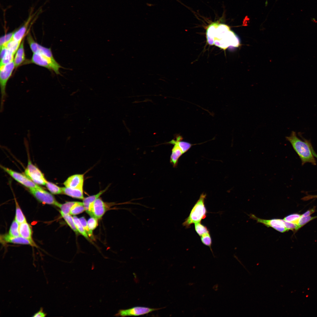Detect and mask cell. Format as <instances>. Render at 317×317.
<instances>
[{
	"instance_id": "obj_1",
	"label": "cell",
	"mask_w": 317,
	"mask_h": 317,
	"mask_svg": "<svg viewBox=\"0 0 317 317\" xmlns=\"http://www.w3.org/2000/svg\"><path fill=\"white\" fill-rule=\"evenodd\" d=\"M206 36L210 45H214L224 50L231 46L237 47L240 45L237 36L225 24L217 22L211 23L207 30Z\"/></svg>"
},
{
	"instance_id": "obj_2",
	"label": "cell",
	"mask_w": 317,
	"mask_h": 317,
	"mask_svg": "<svg viewBox=\"0 0 317 317\" xmlns=\"http://www.w3.org/2000/svg\"><path fill=\"white\" fill-rule=\"evenodd\" d=\"M286 138L291 144L293 149L300 158L302 165L306 163L316 164V161L311 149L312 145L309 141L304 139L303 141L298 137L296 133L292 131L290 135Z\"/></svg>"
},
{
	"instance_id": "obj_3",
	"label": "cell",
	"mask_w": 317,
	"mask_h": 317,
	"mask_svg": "<svg viewBox=\"0 0 317 317\" xmlns=\"http://www.w3.org/2000/svg\"><path fill=\"white\" fill-rule=\"evenodd\" d=\"M206 195L203 193L195 204L188 217L183 223V225L186 228L190 227V225L196 223L200 222L202 220L206 217L207 211L205 205V200Z\"/></svg>"
},
{
	"instance_id": "obj_4",
	"label": "cell",
	"mask_w": 317,
	"mask_h": 317,
	"mask_svg": "<svg viewBox=\"0 0 317 317\" xmlns=\"http://www.w3.org/2000/svg\"><path fill=\"white\" fill-rule=\"evenodd\" d=\"M15 68L14 61L6 65L0 66V85L1 90L0 112L3 110L4 102L7 97L6 87L7 82Z\"/></svg>"
},
{
	"instance_id": "obj_5",
	"label": "cell",
	"mask_w": 317,
	"mask_h": 317,
	"mask_svg": "<svg viewBox=\"0 0 317 317\" xmlns=\"http://www.w3.org/2000/svg\"><path fill=\"white\" fill-rule=\"evenodd\" d=\"M24 173L26 176L35 184L38 185H45L47 181L44 175L30 160L28 161Z\"/></svg>"
},
{
	"instance_id": "obj_6",
	"label": "cell",
	"mask_w": 317,
	"mask_h": 317,
	"mask_svg": "<svg viewBox=\"0 0 317 317\" xmlns=\"http://www.w3.org/2000/svg\"><path fill=\"white\" fill-rule=\"evenodd\" d=\"M31 62L39 66L52 70L57 74H60L59 69L63 68L57 61H53L38 53H33Z\"/></svg>"
},
{
	"instance_id": "obj_7",
	"label": "cell",
	"mask_w": 317,
	"mask_h": 317,
	"mask_svg": "<svg viewBox=\"0 0 317 317\" xmlns=\"http://www.w3.org/2000/svg\"><path fill=\"white\" fill-rule=\"evenodd\" d=\"M30 193L40 202L58 207L59 204L53 195L41 187L29 189Z\"/></svg>"
},
{
	"instance_id": "obj_8",
	"label": "cell",
	"mask_w": 317,
	"mask_h": 317,
	"mask_svg": "<svg viewBox=\"0 0 317 317\" xmlns=\"http://www.w3.org/2000/svg\"><path fill=\"white\" fill-rule=\"evenodd\" d=\"M162 308H151L146 307L136 306L127 309H120L115 314L114 316L121 317L139 316L146 314Z\"/></svg>"
},
{
	"instance_id": "obj_9",
	"label": "cell",
	"mask_w": 317,
	"mask_h": 317,
	"mask_svg": "<svg viewBox=\"0 0 317 317\" xmlns=\"http://www.w3.org/2000/svg\"><path fill=\"white\" fill-rule=\"evenodd\" d=\"M1 168L17 182L28 188L39 187L30 180L24 174L14 171L11 169L1 166Z\"/></svg>"
},
{
	"instance_id": "obj_10",
	"label": "cell",
	"mask_w": 317,
	"mask_h": 317,
	"mask_svg": "<svg viewBox=\"0 0 317 317\" xmlns=\"http://www.w3.org/2000/svg\"><path fill=\"white\" fill-rule=\"evenodd\" d=\"M27 39L30 47L33 53H38L53 61H56L53 57L51 49L43 47L36 43L30 33L28 35Z\"/></svg>"
},
{
	"instance_id": "obj_11",
	"label": "cell",
	"mask_w": 317,
	"mask_h": 317,
	"mask_svg": "<svg viewBox=\"0 0 317 317\" xmlns=\"http://www.w3.org/2000/svg\"><path fill=\"white\" fill-rule=\"evenodd\" d=\"M250 217L251 218L256 220L258 222L262 223L267 227H271L281 232H284L288 230L285 226L283 219H263L258 218L252 214L250 215Z\"/></svg>"
},
{
	"instance_id": "obj_12",
	"label": "cell",
	"mask_w": 317,
	"mask_h": 317,
	"mask_svg": "<svg viewBox=\"0 0 317 317\" xmlns=\"http://www.w3.org/2000/svg\"><path fill=\"white\" fill-rule=\"evenodd\" d=\"M107 207L106 203L99 198L91 205L87 213L91 217L101 219L107 211Z\"/></svg>"
},
{
	"instance_id": "obj_13",
	"label": "cell",
	"mask_w": 317,
	"mask_h": 317,
	"mask_svg": "<svg viewBox=\"0 0 317 317\" xmlns=\"http://www.w3.org/2000/svg\"><path fill=\"white\" fill-rule=\"evenodd\" d=\"M182 137L178 135L176 137V139H173L168 143L173 145L171 150L170 156V162L173 167H176L178 164L179 158L184 154L183 150L178 144L179 141L183 139Z\"/></svg>"
},
{
	"instance_id": "obj_14",
	"label": "cell",
	"mask_w": 317,
	"mask_h": 317,
	"mask_svg": "<svg viewBox=\"0 0 317 317\" xmlns=\"http://www.w3.org/2000/svg\"><path fill=\"white\" fill-rule=\"evenodd\" d=\"M84 182V174H76L69 177L63 184L65 187L83 189Z\"/></svg>"
},
{
	"instance_id": "obj_15",
	"label": "cell",
	"mask_w": 317,
	"mask_h": 317,
	"mask_svg": "<svg viewBox=\"0 0 317 317\" xmlns=\"http://www.w3.org/2000/svg\"><path fill=\"white\" fill-rule=\"evenodd\" d=\"M0 240L2 243H10L36 246L34 242H32L20 236L17 237H13L10 236L9 234H5L1 236Z\"/></svg>"
},
{
	"instance_id": "obj_16",
	"label": "cell",
	"mask_w": 317,
	"mask_h": 317,
	"mask_svg": "<svg viewBox=\"0 0 317 317\" xmlns=\"http://www.w3.org/2000/svg\"><path fill=\"white\" fill-rule=\"evenodd\" d=\"M34 16L31 14L25 23L19 28L14 31L13 39L18 41H22L27 30L28 26Z\"/></svg>"
},
{
	"instance_id": "obj_17",
	"label": "cell",
	"mask_w": 317,
	"mask_h": 317,
	"mask_svg": "<svg viewBox=\"0 0 317 317\" xmlns=\"http://www.w3.org/2000/svg\"><path fill=\"white\" fill-rule=\"evenodd\" d=\"M63 193L73 198L82 199L84 198L83 189L62 187Z\"/></svg>"
},
{
	"instance_id": "obj_18",
	"label": "cell",
	"mask_w": 317,
	"mask_h": 317,
	"mask_svg": "<svg viewBox=\"0 0 317 317\" xmlns=\"http://www.w3.org/2000/svg\"><path fill=\"white\" fill-rule=\"evenodd\" d=\"M25 60L24 47V40L22 41L20 46L16 52L14 61L15 68H17L22 64Z\"/></svg>"
},
{
	"instance_id": "obj_19",
	"label": "cell",
	"mask_w": 317,
	"mask_h": 317,
	"mask_svg": "<svg viewBox=\"0 0 317 317\" xmlns=\"http://www.w3.org/2000/svg\"><path fill=\"white\" fill-rule=\"evenodd\" d=\"M19 230L20 236L34 242L32 238L31 228L27 222L19 224Z\"/></svg>"
},
{
	"instance_id": "obj_20",
	"label": "cell",
	"mask_w": 317,
	"mask_h": 317,
	"mask_svg": "<svg viewBox=\"0 0 317 317\" xmlns=\"http://www.w3.org/2000/svg\"><path fill=\"white\" fill-rule=\"evenodd\" d=\"M108 187L100 191L97 194L85 198L83 199V203L84 205L85 211L88 213L89 208L93 202L97 198H99L107 190Z\"/></svg>"
},
{
	"instance_id": "obj_21",
	"label": "cell",
	"mask_w": 317,
	"mask_h": 317,
	"mask_svg": "<svg viewBox=\"0 0 317 317\" xmlns=\"http://www.w3.org/2000/svg\"><path fill=\"white\" fill-rule=\"evenodd\" d=\"M45 186L52 194L57 195L63 193L62 187L52 182L47 181Z\"/></svg>"
},
{
	"instance_id": "obj_22",
	"label": "cell",
	"mask_w": 317,
	"mask_h": 317,
	"mask_svg": "<svg viewBox=\"0 0 317 317\" xmlns=\"http://www.w3.org/2000/svg\"><path fill=\"white\" fill-rule=\"evenodd\" d=\"M84 211H85V209L83 203L76 202L72 207L70 214L75 215L80 214Z\"/></svg>"
},
{
	"instance_id": "obj_23",
	"label": "cell",
	"mask_w": 317,
	"mask_h": 317,
	"mask_svg": "<svg viewBox=\"0 0 317 317\" xmlns=\"http://www.w3.org/2000/svg\"><path fill=\"white\" fill-rule=\"evenodd\" d=\"M16 205L15 220L19 224L26 222V218L21 210L17 201L15 199Z\"/></svg>"
},
{
	"instance_id": "obj_24",
	"label": "cell",
	"mask_w": 317,
	"mask_h": 317,
	"mask_svg": "<svg viewBox=\"0 0 317 317\" xmlns=\"http://www.w3.org/2000/svg\"><path fill=\"white\" fill-rule=\"evenodd\" d=\"M60 213L61 216L64 219L70 228L76 234H78L79 232L75 226L73 217L70 214L65 215L60 212Z\"/></svg>"
},
{
	"instance_id": "obj_25",
	"label": "cell",
	"mask_w": 317,
	"mask_h": 317,
	"mask_svg": "<svg viewBox=\"0 0 317 317\" xmlns=\"http://www.w3.org/2000/svg\"><path fill=\"white\" fill-rule=\"evenodd\" d=\"M75 224L79 233L85 237L87 240H89L88 235L84 229L80 219L76 216L73 217Z\"/></svg>"
},
{
	"instance_id": "obj_26",
	"label": "cell",
	"mask_w": 317,
	"mask_h": 317,
	"mask_svg": "<svg viewBox=\"0 0 317 317\" xmlns=\"http://www.w3.org/2000/svg\"><path fill=\"white\" fill-rule=\"evenodd\" d=\"M76 201L67 202L63 204L59 203L58 207L60 209V212L67 215L70 214V210Z\"/></svg>"
},
{
	"instance_id": "obj_27",
	"label": "cell",
	"mask_w": 317,
	"mask_h": 317,
	"mask_svg": "<svg viewBox=\"0 0 317 317\" xmlns=\"http://www.w3.org/2000/svg\"><path fill=\"white\" fill-rule=\"evenodd\" d=\"M19 227V224L14 219L12 222L10 227L9 235L13 237L20 236Z\"/></svg>"
},
{
	"instance_id": "obj_28",
	"label": "cell",
	"mask_w": 317,
	"mask_h": 317,
	"mask_svg": "<svg viewBox=\"0 0 317 317\" xmlns=\"http://www.w3.org/2000/svg\"><path fill=\"white\" fill-rule=\"evenodd\" d=\"M21 42L17 41L12 39L5 46L9 50L15 54L19 48Z\"/></svg>"
},
{
	"instance_id": "obj_29",
	"label": "cell",
	"mask_w": 317,
	"mask_h": 317,
	"mask_svg": "<svg viewBox=\"0 0 317 317\" xmlns=\"http://www.w3.org/2000/svg\"><path fill=\"white\" fill-rule=\"evenodd\" d=\"M14 55L12 52L8 49L4 57L0 60V66L6 65L14 61Z\"/></svg>"
},
{
	"instance_id": "obj_30",
	"label": "cell",
	"mask_w": 317,
	"mask_h": 317,
	"mask_svg": "<svg viewBox=\"0 0 317 317\" xmlns=\"http://www.w3.org/2000/svg\"><path fill=\"white\" fill-rule=\"evenodd\" d=\"M195 228L196 232L200 237L205 234L209 232L207 227L202 224L200 222L195 223Z\"/></svg>"
},
{
	"instance_id": "obj_31",
	"label": "cell",
	"mask_w": 317,
	"mask_h": 317,
	"mask_svg": "<svg viewBox=\"0 0 317 317\" xmlns=\"http://www.w3.org/2000/svg\"><path fill=\"white\" fill-rule=\"evenodd\" d=\"M301 215L297 213H294L290 215L285 217L284 220L285 221L298 225Z\"/></svg>"
},
{
	"instance_id": "obj_32",
	"label": "cell",
	"mask_w": 317,
	"mask_h": 317,
	"mask_svg": "<svg viewBox=\"0 0 317 317\" xmlns=\"http://www.w3.org/2000/svg\"><path fill=\"white\" fill-rule=\"evenodd\" d=\"M14 32L7 33L2 36L0 39V49L5 46L6 45L12 38Z\"/></svg>"
},
{
	"instance_id": "obj_33",
	"label": "cell",
	"mask_w": 317,
	"mask_h": 317,
	"mask_svg": "<svg viewBox=\"0 0 317 317\" xmlns=\"http://www.w3.org/2000/svg\"><path fill=\"white\" fill-rule=\"evenodd\" d=\"M201 240L204 245L210 247L211 249L212 240L209 232L201 236Z\"/></svg>"
},
{
	"instance_id": "obj_34",
	"label": "cell",
	"mask_w": 317,
	"mask_h": 317,
	"mask_svg": "<svg viewBox=\"0 0 317 317\" xmlns=\"http://www.w3.org/2000/svg\"><path fill=\"white\" fill-rule=\"evenodd\" d=\"M316 217L317 216L311 217L310 215L305 217H301L299 222L297 225L296 230L310 221Z\"/></svg>"
},
{
	"instance_id": "obj_35",
	"label": "cell",
	"mask_w": 317,
	"mask_h": 317,
	"mask_svg": "<svg viewBox=\"0 0 317 317\" xmlns=\"http://www.w3.org/2000/svg\"><path fill=\"white\" fill-rule=\"evenodd\" d=\"M79 219L84 229L87 232L88 235L89 236L91 237L92 238H93L92 231H91L89 229L87 225V221L85 217H82Z\"/></svg>"
},
{
	"instance_id": "obj_36",
	"label": "cell",
	"mask_w": 317,
	"mask_h": 317,
	"mask_svg": "<svg viewBox=\"0 0 317 317\" xmlns=\"http://www.w3.org/2000/svg\"><path fill=\"white\" fill-rule=\"evenodd\" d=\"M87 223L90 230L92 231L98 225V219L94 217H91L88 220Z\"/></svg>"
},
{
	"instance_id": "obj_37",
	"label": "cell",
	"mask_w": 317,
	"mask_h": 317,
	"mask_svg": "<svg viewBox=\"0 0 317 317\" xmlns=\"http://www.w3.org/2000/svg\"><path fill=\"white\" fill-rule=\"evenodd\" d=\"M284 222L285 227L288 230H296L297 225L286 222L284 220Z\"/></svg>"
},
{
	"instance_id": "obj_38",
	"label": "cell",
	"mask_w": 317,
	"mask_h": 317,
	"mask_svg": "<svg viewBox=\"0 0 317 317\" xmlns=\"http://www.w3.org/2000/svg\"><path fill=\"white\" fill-rule=\"evenodd\" d=\"M46 315V314L43 312V308H41L40 310L35 313L32 316L34 317H43L45 316Z\"/></svg>"
},
{
	"instance_id": "obj_39",
	"label": "cell",
	"mask_w": 317,
	"mask_h": 317,
	"mask_svg": "<svg viewBox=\"0 0 317 317\" xmlns=\"http://www.w3.org/2000/svg\"><path fill=\"white\" fill-rule=\"evenodd\" d=\"M315 210V207H314L313 208L308 210L304 213L303 214L301 215V217H305L309 216L314 213Z\"/></svg>"
},
{
	"instance_id": "obj_40",
	"label": "cell",
	"mask_w": 317,
	"mask_h": 317,
	"mask_svg": "<svg viewBox=\"0 0 317 317\" xmlns=\"http://www.w3.org/2000/svg\"><path fill=\"white\" fill-rule=\"evenodd\" d=\"M317 198V195H308L303 198V199L305 200H308L310 199Z\"/></svg>"
},
{
	"instance_id": "obj_41",
	"label": "cell",
	"mask_w": 317,
	"mask_h": 317,
	"mask_svg": "<svg viewBox=\"0 0 317 317\" xmlns=\"http://www.w3.org/2000/svg\"><path fill=\"white\" fill-rule=\"evenodd\" d=\"M311 151H312V153L313 155L314 156H315L316 158H317V154H316V153L315 152V151H314V150H313V147H312V145H311Z\"/></svg>"
}]
</instances>
